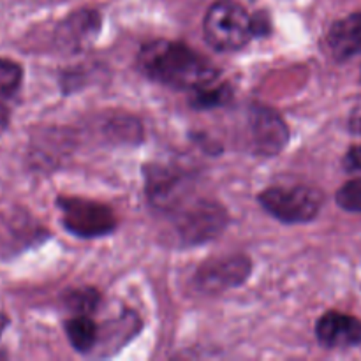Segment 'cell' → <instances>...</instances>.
<instances>
[{
    "label": "cell",
    "mask_w": 361,
    "mask_h": 361,
    "mask_svg": "<svg viewBox=\"0 0 361 361\" xmlns=\"http://www.w3.org/2000/svg\"><path fill=\"white\" fill-rule=\"evenodd\" d=\"M270 30V23H268V18L264 13H257L256 16H252V34L254 35H264Z\"/></svg>",
    "instance_id": "18"
},
{
    "label": "cell",
    "mask_w": 361,
    "mask_h": 361,
    "mask_svg": "<svg viewBox=\"0 0 361 361\" xmlns=\"http://www.w3.org/2000/svg\"><path fill=\"white\" fill-rule=\"evenodd\" d=\"M9 120H11V111L7 108V104H2L0 102V136L6 133V129L9 127Z\"/></svg>",
    "instance_id": "20"
},
{
    "label": "cell",
    "mask_w": 361,
    "mask_h": 361,
    "mask_svg": "<svg viewBox=\"0 0 361 361\" xmlns=\"http://www.w3.org/2000/svg\"><path fill=\"white\" fill-rule=\"evenodd\" d=\"M316 337L326 349H348L361 344V321L341 312H326L316 324Z\"/></svg>",
    "instance_id": "9"
},
{
    "label": "cell",
    "mask_w": 361,
    "mask_h": 361,
    "mask_svg": "<svg viewBox=\"0 0 361 361\" xmlns=\"http://www.w3.org/2000/svg\"><path fill=\"white\" fill-rule=\"evenodd\" d=\"M189 178L183 173L162 166H152L147 173V196L159 210H175L182 204Z\"/></svg>",
    "instance_id": "8"
},
{
    "label": "cell",
    "mask_w": 361,
    "mask_h": 361,
    "mask_svg": "<svg viewBox=\"0 0 361 361\" xmlns=\"http://www.w3.org/2000/svg\"><path fill=\"white\" fill-rule=\"evenodd\" d=\"M349 129H351L353 133L361 134V102L353 109L351 116H349Z\"/></svg>",
    "instance_id": "19"
},
{
    "label": "cell",
    "mask_w": 361,
    "mask_h": 361,
    "mask_svg": "<svg viewBox=\"0 0 361 361\" xmlns=\"http://www.w3.org/2000/svg\"><path fill=\"white\" fill-rule=\"evenodd\" d=\"M99 293L95 289H76L71 295H67V309L73 310L76 316H88L94 312L99 305Z\"/></svg>",
    "instance_id": "15"
},
{
    "label": "cell",
    "mask_w": 361,
    "mask_h": 361,
    "mask_svg": "<svg viewBox=\"0 0 361 361\" xmlns=\"http://www.w3.org/2000/svg\"><path fill=\"white\" fill-rule=\"evenodd\" d=\"M344 168L349 173L361 171V145L349 148V152L344 157Z\"/></svg>",
    "instance_id": "17"
},
{
    "label": "cell",
    "mask_w": 361,
    "mask_h": 361,
    "mask_svg": "<svg viewBox=\"0 0 361 361\" xmlns=\"http://www.w3.org/2000/svg\"><path fill=\"white\" fill-rule=\"evenodd\" d=\"M137 63L145 76L180 90H196L215 83L219 71L214 63L183 42L157 39L140 49Z\"/></svg>",
    "instance_id": "1"
},
{
    "label": "cell",
    "mask_w": 361,
    "mask_h": 361,
    "mask_svg": "<svg viewBox=\"0 0 361 361\" xmlns=\"http://www.w3.org/2000/svg\"><path fill=\"white\" fill-rule=\"evenodd\" d=\"M204 37L217 51L242 49L252 34V16L236 0H217L204 16Z\"/></svg>",
    "instance_id": "2"
},
{
    "label": "cell",
    "mask_w": 361,
    "mask_h": 361,
    "mask_svg": "<svg viewBox=\"0 0 361 361\" xmlns=\"http://www.w3.org/2000/svg\"><path fill=\"white\" fill-rule=\"evenodd\" d=\"M23 81V69L18 62L9 59H0V102L6 104L18 94Z\"/></svg>",
    "instance_id": "14"
},
{
    "label": "cell",
    "mask_w": 361,
    "mask_h": 361,
    "mask_svg": "<svg viewBox=\"0 0 361 361\" xmlns=\"http://www.w3.org/2000/svg\"><path fill=\"white\" fill-rule=\"evenodd\" d=\"M63 228L74 236L95 238L115 231L116 217L108 207L81 197H59Z\"/></svg>",
    "instance_id": "5"
},
{
    "label": "cell",
    "mask_w": 361,
    "mask_h": 361,
    "mask_svg": "<svg viewBox=\"0 0 361 361\" xmlns=\"http://www.w3.org/2000/svg\"><path fill=\"white\" fill-rule=\"evenodd\" d=\"M67 338L78 353H88L99 341V328L88 316H76L66 323Z\"/></svg>",
    "instance_id": "12"
},
{
    "label": "cell",
    "mask_w": 361,
    "mask_h": 361,
    "mask_svg": "<svg viewBox=\"0 0 361 361\" xmlns=\"http://www.w3.org/2000/svg\"><path fill=\"white\" fill-rule=\"evenodd\" d=\"M7 326H9V317L4 312H0V338H2V334L6 331Z\"/></svg>",
    "instance_id": "21"
},
{
    "label": "cell",
    "mask_w": 361,
    "mask_h": 361,
    "mask_svg": "<svg viewBox=\"0 0 361 361\" xmlns=\"http://www.w3.org/2000/svg\"><path fill=\"white\" fill-rule=\"evenodd\" d=\"M173 226L182 245H200L217 238L228 228V212L222 204L210 200H197L187 207H176Z\"/></svg>",
    "instance_id": "3"
},
{
    "label": "cell",
    "mask_w": 361,
    "mask_h": 361,
    "mask_svg": "<svg viewBox=\"0 0 361 361\" xmlns=\"http://www.w3.org/2000/svg\"><path fill=\"white\" fill-rule=\"evenodd\" d=\"M250 270H252V263L249 257L242 254L215 257L201 264L200 270L194 275V282L201 293L215 295V293L228 291L243 284L249 279Z\"/></svg>",
    "instance_id": "7"
},
{
    "label": "cell",
    "mask_w": 361,
    "mask_h": 361,
    "mask_svg": "<svg viewBox=\"0 0 361 361\" xmlns=\"http://www.w3.org/2000/svg\"><path fill=\"white\" fill-rule=\"evenodd\" d=\"M101 27V16L97 11L81 9L71 14L60 27V39L67 46H81L87 39H92Z\"/></svg>",
    "instance_id": "11"
},
{
    "label": "cell",
    "mask_w": 361,
    "mask_h": 361,
    "mask_svg": "<svg viewBox=\"0 0 361 361\" xmlns=\"http://www.w3.org/2000/svg\"><path fill=\"white\" fill-rule=\"evenodd\" d=\"M337 203L348 212H361V178L351 180L338 189Z\"/></svg>",
    "instance_id": "16"
},
{
    "label": "cell",
    "mask_w": 361,
    "mask_h": 361,
    "mask_svg": "<svg viewBox=\"0 0 361 361\" xmlns=\"http://www.w3.org/2000/svg\"><path fill=\"white\" fill-rule=\"evenodd\" d=\"M231 99V88L229 85H215L210 83L207 87H201L192 90L190 95V106L194 109H212L217 106L226 104Z\"/></svg>",
    "instance_id": "13"
},
{
    "label": "cell",
    "mask_w": 361,
    "mask_h": 361,
    "mask_svg": "<svg viewBox=\"0 0 361 361\" xmlns=\"http://www.w3.org/2000/svg\"><path fill=\"white\" fill-rule=\"evenodd\" d=\"M249 147L257 155L279 154L289 141V129L284 120L268 106H250L247 115Z\"/></svg>",
    "instance_id": "6"
},
{
    "label": "cell",
    "mask_w": 361,
    "mask_h": 361,
    "mask_svg": "<svg viewBox=\"0 0 361 361\" xmlns=\"http://www.w3.org/2000/svg\"><path fill=\"white\" fill-rule=\"evenodd\" d=\"M328 46L338 62L353 59L361 53V13H353L335 21L328 32Z\"/></svg>",
    "instance_id": "10"
},
{
    "label": "cell",
    "mask_w": 361,
    "mask_h": 361,
    "mask_svg": "<svg viewBox=\"0 0 361 361\" xmlns=\"http://www.w3.org/2000/svg\"><path fill=\"white\" fill-rule=\"evenodd\" d=\"M259 203L271 217L286 224L310 222L319 215L324 196L321 190L307 185L270 187L259 194Z\"/></svg>",
    "instance_id": "4"
}]
</instances>
